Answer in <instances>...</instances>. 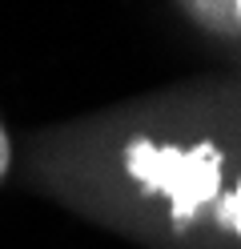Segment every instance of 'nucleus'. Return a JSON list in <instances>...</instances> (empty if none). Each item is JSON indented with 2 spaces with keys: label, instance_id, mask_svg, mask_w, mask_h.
Returning <instances> with one entry per match:
<instances>
[{
  "label": "nucleus",
  "instance_id": "nucleus-1",
  "mask_svg": "<svg viewBox=\"0 0 241 249\" xmlns=\"http://www.w3.org/2000/svg\"><path fill=\"white\" fill-rule=\"evenodd\" d=\"M125 165H129V177L141 189L169 197L177 221L193 217L221 189V153L213 145L165 149V145H153V141H133Z\"/></svg>",
  "mask_w": 241,
  "mask_h": 249
},
{
  "label": "nucleus",
  "instance_id": "nucleus-2",
  "mask_svg": "<svg viewBox=\"0 0 241 249\" xmlns=\"http://www.w3.org/2000/svg\"><path fill=\"white\" fill-rule=\"evenodd\" d=\"M185 4L193 8V17H197L201 24H209V28H237V20H233V0H185Z\"/></svg>",
  "mask_w": 241,
  "mask_h": 249
},
{
  "label": "nucleus",
  "instance_id": "nucleus-3",
  "mask_svg": "<svg viewBox=\"0 0 241 249\" xmlns=\"http://www.w3.org/2000/svg\"><path fill=\"white\" fill-rule=\"evenodd\" d=\"M217 217H221V225H225V229H233L237 237H241V185L221 201V213H217Z\"/></svg>",
  "mask_w": 241,
  "mask_h": 249
},
{
  "label": "nucleus",
  "instance_id": "nucleus-4",
  "mask_svg": "<svg viewBox=\"0 0 241 249\" xmlns=\"http://www.w3.org/2000/svg\"><path fill=\"white\" fill-rule=\"evenodd\" d=\"M8 161H12V145H8L4 124H0V181H4V173H8Z\"/></svg>",
  "mask_w": 241,
  "mask_h": 249
},
{
  "label": "nucleus",
  "instance_id": "nucleus-5",
  "mask_svg": "<svg viewBox=\"0 0 241 249\" xmlns=\"http://www.w3.org/2000/svg\"><path fill=\"white\" fill-rule=\"evenodd\" d=\"M233 20H237V33H241V0H233Z\"/></svg>",
  "mask_w": 241,
  "mask_h": 249
}]
</instances>
